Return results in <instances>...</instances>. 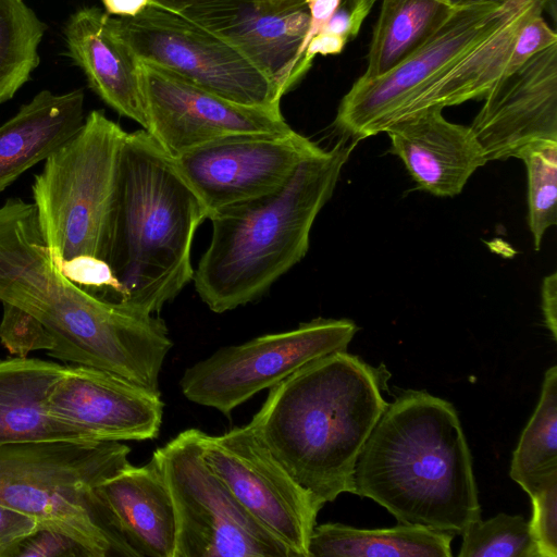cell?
I'll use <instances>...</instances> for the list:
<instances>
[{"label": "cell", "mask_w": 557, "mask_h": 557, "mask_svg": "<svg viewBox=\"0 0 557 557\" xmlns=\"http://www.w3.org/2000/svg\"><path fill=\"white\" fill-rule=\"evenodd\" d=\"M0 301L23 309L47 329L55 344L49 356L159 392L173 346L164 321L102 300L70 281L50 256L34 205L21 199L0 208Z\"/></svg>", "instance_id": "cell-1"}, {"label": "cell", "mask_w": 557, "mask_h": 557, "mask_svg": "<svg viewBox=\"0 0 557 557\" xmlns=\"http://www.w3.org/2000/svg\"><path fill=\"white\" fill-rule=\"evenodd\" d=\"M391 374L336 351L270 387L249 425L271 454L324 504L354 494L358 457L388 403Z\"/></svg>", "instance_id": "cell-2"}, {"label": "cell", "mask_w": 557, "mask_h": 557, "mask_svg": "<svg viewBox=\"0 0 557 557\" xmlns=\"http://www.w3.org/2000/svg\"><path fill=\"white\" fill-rule=\"evenodd\" d=\"M354 494L399 523L453 535L481 519L472 456L455 407L425 391L399 394L358 457Z\"/></svg>", "instance_id": "cell-3"}, {"label": "cell", "mask_w": 557, "mask_h": 557, "mask_svg": "<svg viewBox=\"0 0 557 557\" xmlns=\"http://www.w3.org/2000/svg\"><path fill=\"white\" fill-rule=\"evenodd\" d=\"M209 214L169 156L143 129L122 143L101 259L121 304L156 314L194 277V235Z\"/></svg>", "instance_id": "cell-4"}, {"label": "cell", "mask_w": 557, "mask_h": 557, "mask_svg": "<svg viewBox=\"0 0 557 557\" xmlns=\"http://www.w3.org/2000/svg\"><path fill=\"white\" fill-rule=\"evenodd\" d=\"M357 143L318 148L276 190L213 212L210 244L194 283L216 313L260 298L309 248L313 222L330 200Z\"/></svg>", "instance_id": "cell-5"}, {"label": "cell", "mask_w": 557, "mask_h": 557, "mask_svg": "<svg viewBox=\"0 0 557 557\" xmlns=\"http://www.w3.org/2000/svg\"><path fill=\"white\" fill-rule=\"evenodd\" d=\"M129 451L117 441L0 445V505L69 536L88 557H128L109 527L96 487L129 463Z\"/></svg>", "instance_id": "cell-6"}, {"label": "cell", "mask_w": 557, "mask_h": 557, "mask_svg": "<svg viewBox=\"0 0 557 557\" xmlns=\"http://www.w3.org/2000/svg\"><path fill=\"white\" fill-rule=\"evenodd\" d=\"M125 134L102 111L94 110L35 176L37 222L59 269L101 259Z\"/></svg>", "instance_id": "cell-7"}, {"label": "cell", "mask_w": 557, "mask_h": 557, "mask_svg": "<svg viewBox=\"0 0 557 557\" xmlns=\"http://www.w3.org/2000/svg\"><path fill=\"white\" fill-rule=\"evenodd\" d=\"M201 435L198 429L185 430L152 455L174 507V557H296L210 468Z\"/></svg>", "instance_id": "cell-8"}, {"label": "cell", "mask_w": 557, "mask_h": 557, "mask_svg": "<svg viewBox=\"0 0 557 557\" xmlns=\"http://www.w3.org/2000/svg\"><path fill=\"white\" fill-rule=\"evenodd\" d=\"M529 0H475L458 5L411 55L387 73L359 77L339 102L334 127L352 141L385 132L460 58Z\"/></svg>", "instance_id": "cell-9"}, {"label": "cell", "mask_w": 557, "mask_h": 557, "mask_svg": "<svg viewBox=\"0 0 557 557\" xmlns=\"http://www.w3.org/2000/svg\"><path fill=\"white\" fill-rule=\"evenodd\" d=\"M112 24L138 61L169 70L237 103L280 109L278 88L237 49L181 13L150 2Z\"/></svg>", "instance_id": "cell-10"}, {"label": "cell", "mask_w": 557, "mask_h": 557, "mask_svg": "<svg viewBox=\"0 0 557 557\" xmlns=\"http://www.w3.org/2000/svg\"><path fill=\"white\" fill-rule=\"evenodd\" d=\"M357 331L348 319H313L289 331L220 348L187 368L180 386L188 400L228 417L237 406L306 364L346 350Z\"/></svg>", "instance_id": "cell-11"}, {"label": "cell", "mask_w": 557, "mask_h": 557, "mask_svg": "<svg viewBox=\"0 0 557 557\" xmlns=\"http://www.w3.org/2000/svg\"><path fill=\"white\" fill-rule=\"evenodd\" d=\"M201 443L205 460L240 505L296 557H308L325 504L288 473L249 423L219 435L202 432Z\"/></svg>", "instance_id": "cell-12"}, {"label": "cell", "mask_w": 557, "mask_h": 557, "mask_svg": "<svg viewBox=\"0 0 557 557\" xmlns=\"http://www.w3.org/2000/svg\"><path fill=\"white\" fill-rule=\"evenodd\" d=\"M147 131L172 158L238 135H286L294 129L280 109L245 106L201 88L177 74L138 61Z\"/></svg>", "instance_id": "cell-13"}, {"label": "cell", "mask_w": 557, "mask_h": 557, "mask_svg": "<svg viewBox=\"0 0 557 557\" xmlns=\"http://www.w3.org/2000/svg\"><path fill=\"white\" fill-rule=\"evenodd\" d=\"M318 148L295 131L238 135L199 146L174 160L210 216L226 206L276 190Z\"/></svg>", "instance_id": "cell-14"}, {"label": "cell", "mask_w": 557, "mask_h": 557, "mask_svg": "<svg viewBox=\"0 0 557 557\" xmlns=\"http://www.w3.org/2000/svg\"><path fill=\"white\" fill-rule=\"evenodd\" d=\"M470 125L487 162L527 146L557 141V42L500 77Z\"/></svg>", "instance_id": "cell-15"}, {"label": "cell", "mask_w": 557, "mask_h": 557, "mask_svg": "<svg viewBox=\"0 0 557 557\" xmlns=\"http://www.w3.org/2000/svg\"><path fill=\"white\" fill-rule=\"evenodd\" d=\"M55 419L95 441H144L158 436L164 404L160 392L114 373L66 366L47 400Z\"/></svg>", "instance_id": "cell-16"}, {"label": "cell", "mask_w": 557, "mask_h": 557, "mask_svg": "<svg viewBox=\"0 0 557 557\" xmlns=\"http://www.w3.org/2000/svg\"><path fill=\"white\" fill-rule=\"evenodd\" d=\"M172 10L232 45L283 96L293 88L292 73L309 25L307 8L269 14L253 0H206Z\"/></svg>", "instance_id": "cell-17"}, {"label": "cell", "mask_w": 557, "mask_h": 557, "mask_svg": "<svg viewBox=\"0 0 557 557\" xmlns=\"http://www.w3.org/2000/svg\"><path fill=\"white\" fill-rule=\"evenodd\" d=\"M442 111L441 107L419 110L385 133L391 152L404 162L419 189L455 197L487 160L470 126L447 121Z\"/></svg>", "instance_id": "cell-18"}, {"label": "cell", "mask_w": 557, "mask_h": 557, "mask_svg": "<svg viewBox=\"0 0 557 557\" xmlns=\"http://www.w3.org/2000/svg\"><path fill=\"white\" fill-rule=\"evenodd\" d=\"M96 494L128 557H174L172 498L157 461L131 463L102 481Z\"/></svg>", "instance_id": "cell-19"}, {"label": "cell", "mask_w": 557, "mask_h": 557, "mask_svg": "<svg viewBox=\"0 0 557 557\" xmlns=\"http://www.w3.org/2000/svg\"><path fill=\"white\" fill-rule=\"evenodd\" d=\"M67 53L87 77L89 87L119 114L148 128L138 60L96 7L73 13L64 27Z\"/></svg>", "instance_id": "cell-20"}, {"label": "cell", "mask_w": 557, "mask_h": 557, "mask_svg": "<svg viewBox=\"0 0 557 557\" xmlns=\"http://www.w3.org/2000/svg\"><path fill=\"white\" fill-rule=\"evenodd\" d=\"M66 366L36 358L0 360V445L91 440L84 431L52 417L49 395Z\"/></svg>", "instance_id": "cell-21"}, {"label": "cell", "mask_w": 557, "mask_h": 557, "mask_svg": "<svg viewBox=\"0 0 557 557\" xmlns=\"http://www.w3.org/2000/svg\"><path fill=\"white\" fill-rule=\"evenodd\" d=\"M84 98L83 89L41 90L0 126V193L82 127Z\"/></svg>", "instance_id": "cell-22"}, {"label": "cell", "mask_w": 557, "mask_h": 557, "mask_svg": "<svg viewBox=\"0 0 557 557\" xmlns=\"http://www.w3.org/2000/svg\"><path fill=\"white\" fill-rule=\"evenodd\" d=\"M545 9H549L555 16L556 0H529L418 97L407 115L429 107L444 109L468 100L483 99L487 90L506 74L512 47L522 25Z\"/></svg>", "instance_id": "cell-23"}, {"label": "cell", "mask_w": 557, "mask_h": 557, "mask_svg": "<svg viewBox=\"0 0 557 557\" xmlns=\"http://www.w3.org/2000/svg\"><path fill=\"white\" fill-rule=\"evenodd\" d=\"M453 537L406 523L382 529L324 523L311 533L308 557H450Z\"/></svg>", "instance_id": "cell-24"}, {"label": "cell", "mask_w": 557, "mask_h": 557, "mask_svg": "<svg viewBox=\"0 0 557 557\" xmlns=\"http://www.w3.org/2000/svg\"><path fill=\"white\" fill-rule=\"evenodd\" d=\"M457 7L443 0H382L360 76L379 77L417 51Z\"/></svg>", "instance_id": "cell-25"}, {"label": "cell", "mask_w": 557, "mask_h": 557, "mask_svg": "<svg viewBox=\"0 0 557 557\" xmlns=\"http://www.w3.org/2000/svg\"><path fill=\"white\" fill-rule=\"evenodd\" d=\"M510 478L529 496L557 479V367L544 375L541 397L512 454Z\"/></svg>", "instance_id": "cell-26"}, {"label": "cell", "mask_w": 557, "mask_h": 557, "mask_svg": "<svg viewBox=\"0 0 557 557\" xmlns=\"http://www.w3.org/2000/svg\"><path fill=\"white\" fill-rule=\"evenodd\" d=\"M46 24L23 0H0V104L10 100L39 64Z\"/></svg>", "instance_id": "cell-27"}, {"label": "cell", "mask_w": 557, "mask_h": 557, "mask_svg": "<svg viewBox=\"0 0 557 557\" xmlns=\"http://www.w3.org/2000/svg\"><path fill=\"white\" fill-rule=\"evenodd\" d=\"M517 158L527 168L528 222L534 249L540 250L545 232L557 223V141L533 143Z\"/></svg>", "instance_id": "cell-28"}, {"label": "cell", "mask_w": 557, "mask_h": 557, "mask_svg": "<svg viewBox=\"0 0 557 557\" xmlns=\"http://www.w3.org/2000/svg\"><path fill=\"white\" fill-rule=\"evenodd\" d=\"M461 536L458 557H540L530 521L521 515L479 519Z\"/></svg>", "instance_id": "cell-29"}, {"label": "cell", "mask_w": 557, "mask_h": 557, "mask_svg": "<svg viewBox=\"0 0 557 557\" xmlns=\"http://www.w3.org/2000/svg\"><path fill=\"white\" fill-rule=\"evenodd\" d=\"M0 341L11 355L27 357L32 351L54 349V339L32 314L11 304H2Z\"/></svg>", "instance_id": "cell-30"}, {"label": "cell", "mask_w": 557, "mask_h": 557, "mask_svg": "<svg viewBox=\"0 0 557 557\" xmlns=\"http://www.w3.org/2000/svg\"><path fill=\"white\" fill-rule=\"evenodd\" d=\"M533 516L531 531L540 557H557V479L530 495Z\"/></svg>", "instance_id": "cell-31"}, {"label": "cell", "mask_w": 557, "mask_h": 557, "mask_svg": "<svg viewBox=\"0 0 557 557\" xmlns=\"http://www.w3.org/2000/svg\"><path fill=\"white\" fill-rule=\"evenodd\" d=\"M543 13L531 16L520 28L507 66L512 72L531 57L557 42L556 32L543 18Z\"/></svg>", "instance_id": "cell-32"}, {"label": "cell", "mask_w": 557, "mask_h": 557, "mask_svg": "<svg viewBox=\"0 0 557 557\" xmlns=\"http://www.w3.org/2000/svg\"><path fill=\"white\" fill-rule=\"evenodd\" d=\"M23 556H86V550L69 536L46 528H38L22 541L10 557Z\"/></svg>", "instance_id": "cell-33"}, {"label": "cell", "mask_w": 557, "mask_h": 557, "mask_svg": "<svg viewBox=\"0 0 557 557\" xmlns=\"http://www.w3.org/2000/svg\"><path fill=\"white\" fill-rule=\"evenodd\" d=\"M38 528L33 517L0 505V557H10L13 549Z\"/></svg>", "instance_id": "cell-34"}, {"label": "cell", "mask_w": 557, "mask_h": 557, "mask_svg": "<svg viewBox=\"0 0 557 557\" xmlns=\"http://www.w3.org/2000/svg\"><path fill=\"white\" fill-rule=\"evenodd\" d=\"M348 39L338 35L321 32L308 42L305 52L292 76L293 86L308 72L317 54H338Z\"/></svg>", "instance_id": "cell-35"}, {"label": "cell", "mask_w": 557, "mask_h": 557, "mask_svg": "<svg viewBox=\"0 0 557 557\" xmlns=\"http://www.w3.org/2000/svg\"><path fill=\"white\" fill-rule=\"evenodd\" d=\"M341 2L342 0H307L306 5L309 11V25L304 41L298 50L295 69L297 67L310 39L323 30L332 15L339 7Z\"/></svg>", "instance_id": "cell-36"}, {"label": "cell", "mask_w": 557, "mask_h": 557, "mask_svg": "<svg viewBox=\"0 0 557 557\" xmlns=\"http://www.w3.org/2000/svg\"><path fill=\"white\" fill-rule=\"evenodd\" d=\"M542 310L547 329L557 341V273L543 278L541 287Z\"/></svg>", "instance_id": "cell-37"}, {"label": "cell", "mask_w": 557, "mask_h": 557, "mask_svg": "<svg viewBox=\"0 0 557 557\" xmlns=\"http://www.w3.org/2000/svg\"><path fill=\"white\" fill-rule=\"evenodd\" d=\"M322 32L338 35L348 40L354 38L350 8L346 1L341 2Z\"/></svg>", "instance_id": "cell-38"}, {"label": "cell", "mask_w": 557, "mask_h": 557, "mask_svg": "<svg viewBox=\"0 0 557 557\" xmlns=\"http://www.w3.org/2000/svg\"><path fill=\"white\" fill-rule=\"evenodd\" d=\"M150 2L151 0H102L106 12L116 16H134Z\"/></svg>", "instance_id": "cell-39"}, {"label": "cell", "mask_w": 557, "mask_h": 557, "mask_svg": "<svg viewBox=\"0 0 557 557\" xmlns=\"http://www.w3.org/2000/svg\"><path fill=\"white\" fill-rule=\"evenodd\" d=\"M258 8L269 14H282L307 8V0H253Z\"/></svg>", "instance_id": "cell-40"}, {"label": "cell", "mask_w": 557, "mask_h": 557, "mask_svg": "<svg viewBox=\"0 0 557 557\" xmlns=\"http://www.w3.org/2000/svg\"><path fill=\"white\" fill-rule=\"evenodd\" d=\"M201 1H206V0H151V2H153L156 4H159V5H162L165 8H171V9L178 8L182 5L191 4V3H197V2H201Z\"/></svg>", "instance_id": "cell-41"}, {"label": "cell", "mask_w": 557, "mask_h": 557, "mask_svg": "<svg viewBox=\"0 0 557 557\" xmlns=\"http://www.w3.org/2000/svg\"><path fill=\"white\" fill-rule=\"evenodd\" d=\"M364 8L370 12L372 5L374 4L375 1L377 0H361ZM444 2L453 5V7H458V5H461L463 3H467V2H471V1H475V0H443ZM494 1H506V0H494Z\"/></svg>", "instance_id": "cell-42"}]
</instances>
